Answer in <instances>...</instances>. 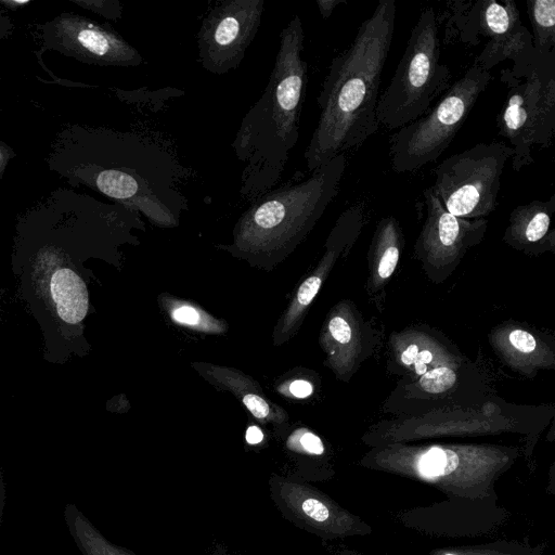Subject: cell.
Wrapping results in <instances>:
<instances>
[{
	"mask_svg": "<svg viewBox=\"0 0 555 555\" xmlns=\"http://www.w3.org/2000/svg\"><path fill=\"white\" fill-rule=\"evenodd\" d=\"M426 219L421 235V249L430 257H446L479 240L486 229L485 219H463L448 212L430 188L423 191Z\"/></svg>",
	"mask_w": 555,
	"mask_h": 555,
	"instance_id": "obj_12",
	"label": "cell"
},
{
	"mask_svg": "<svg viewBox=\"0 0 555 555\" xmlns=\"http://www.w3.org/2000/svg\"><path fill=\"white\" fill-rule=\"evenodd\" d=\"M13 156L14 153L12 149L0 139V173H2L3 169Z\"/></svg>",
	"mask_w": 555,
	"mask_h": 555,
	"instance_id": "obj_29",
	"label": "cell"
},
{
	"mask_svg": "<svg viewBox=\"0 0 555 555\" xmlns=\"http://www.w3.org/2000/svg\"><path fill=\"white\" fill-rule=\"evenodd\" d=\"M506 98L496 116L499 134L513 150L512 167L519 172L533 160L535 145L548 147L555 132V51L533 46L501 69Z\"/></svg>",
	"mask_w": 555,
	"mask_h": 555,
	"instance_id": "obj_5",
	"label": "cell"
},
{
	"mask_svg": "<svg viewBox=\"0 0 555 555\" xmlns=\"http://www.w3.org/2000/svg\"><path fill=\"white\" fill-rule=\"evenodd\" d=\"M43 50L98 66L135 67L141 53L109 25L64 12L36 27Z\"/></svg>",
	"mask_w": 555,
	"mask_h": 555,
	"instance_id": "obj_9",
	"label": "cell"
},
{
	"mask_svg": "<svg viewBox=\"0 0 555 555\" xmlns=\"http://www.w3.org/2000/svg\"><path fill=\"white\" fill-rule=\"evenodd\" d=\"M105 18L117 21L121 17L122 7L118 0H70Z\"/></svg>",
	"mask_w": 555,
	"mask_h": 555,
	"instance_id": "obj_18",
	"label": "cell"
},
{
	"mask_svg": "<svg viewBox=\"0 0 555 555\" xmlns=\"http://www.w3.org/2000/svg\"><path fill=\"white\" fill-rule=\"evenodd\" d=\"M332 336L341 344H347L351 338V328L341 317H334L328 323Z\"/></svg>",
	"mask_w": 555,
	"mask_h": 555,
	"instance_id": "obj_21",
	"label": "cell"
},
{
	"mask_svg": "<svg viewBox=\"0 0 555 555\" xmlns=\"http://www.w3.org/2000/svg\"><path fill=\"white\" fill-rule=\"evenodd\" d=\"M243 402L257 418H264L269 414L268 403L257 395H246Z\"/></svg>",
	"mask_w": 555,
	"mask_h": 555,
	"instance_id": "obj_22",
	"label": "cell"
},
{
	"mask_svg": "<svg viewBox=\"0 0 555 555\" xmlns=\"http://www.w3.org/2000/svg\"><path fill=\"white\" fill-rule=\"evenodd\" d=\"M209 555H231V553L222 545H217Z\"/></svg>",
	"mask_w": 555,
	"mask_h": 555,
	"instance_id": "obj_33",
	"label": "cell"
},
{
	"mask_svg": "<svg viewBox=\"0 0 555 555\" xmlns=\"http://www.w3.org/2000/svg\"><path fill=\"white\" fill-rule=\"evenodd\" d=\"M509 341L517 350L526 353L532 352L537 346L534 337L521 330H514L509 334Z\"/></svg>",
	"mask_w": 555,
	"mask_h": 555,
	"instance_id": "obj_20",
	"label": "cell"
},
{
	"mask_svg": "<svg viewBox=\"0 0 555 555\" xmlns=\"http://www.w3.org/2000/svg\"><path fill=\"white\" fill-rule=\"evenodd\" d=\"M300 444L308 453L320 455L324 451L321 439L312 433H306L300 437Z\"/></svg>",
	"mask_w": 555,
	"mask_h": 555,
	"instance_id": "obj_24",
	"label": "cell"
},
{
	"mask_svg": "<svg viewBox=\"0 0 555 555\" xmlns=\"http://www.w3.org/2000/svg\"><path fill=\"white\" fill-rule=\"evenodd\" d=\"M454 454H449L439 448L429 449L424 453L417 463L418 470L424 476H438L444 473L450 463V457Z\"/></svg>",
	"mask_w": 555,
	"mask_h": 555,
	"instance_id": "obj_17",
	"label": "cell"
},
{
	"mask_svg": "<svg viewBox=\"0 0 555 555\" xmlns=\"http://www.w3.org/2000/svg\"><path fill=\"white\" fill-rule=\"evenodd\" d=\"M418 353V347L417 345H410L401 354V361L406 364L411 365L414 363V360Z\"/></svg>",
	"mask_w": 555,
	"mask_h": 555,
	"instance_id": "obj_30",
	"label": "cell"
},
{
	"mask_svg": "<svg viewBox=\"0 0 555 555\" xmlns=\"http://www.w3.org/2000/svg\"><path fill=\"white\" fill-rule=\"evenodd\" d=\"M305 33L295 15L280 33L279 49L261 96L246 112L231 142L243 164L240 194L249 204L274 189L299 139L308 65Z\"/></svg>",
	"mask_w": 555,
	"mask_h": 555,
	"instance_id": "obj_3",
	"label": "cell"
},
{
	"mask_svg": "<svg viewBox=\"0 0 555 555\" xmlns=\"http://www.w3.org/2000/svg\"><path fill=\"white\" fill-rule=\"evenodd\" d=\"M291 392L298 398H306L311 395L312 386L306 380H295L291 384Z\"/></svg>",
	"mask_w": 555,
	"mask_h": 555,
	"instance_id": "obj_27",
	"label": "cell"
},
{
	"mask_svg": "<svg viewBox=\"0 0 555 555\" xmlns=\"http://www.w3.org/2000/svg\"><path fill=\"white\" fill-rule=\"evenodd\" d=\"M346 167V154H339L307 179L274 188L251 202L235 228L237 248L276 250L297 242L338 194Z\"/></svg>",
	"mask_w": 555,
	"mask_h": 555,
	"instance_id": "obj_4",
	"label": "cell"
},
{
	"mask_svg": "<svg viewBox=\"0 0 555 555\" xmlns=\"http://www.w3.org/2000/svg\"><path fill=\"white\" fill-rule=\"evenodd\" d=\"M30 1L29 0H26V1H20V0H0V4L4 8V9H13L15 10L17 7H22V5H26L28 4Z\"/></svg>",
	"mask_w": 555,
	"mask_h": 555,
	"instance_id": "obj_32",
	"label": "cell"
},
{
	"mask_svg": "<svg viewBox=\"0 0 555 555\" xmlns=\"http://www.w3.org/2000/svg\"><path fill=\"white\" fill-rule=\"evenodd\" d=\"M172 318L179 323L194 325L198 322L199 314L192 307H180L173 310Z\"/></svg>",
	"mask_w": 555,
	"mask_h": 555,
	"instance_id": "obj_23",
	"label": "cell"
},
{
	"mask_svg": "<svg viewBox=\"0 0 555 555\" xmlns=\"http://www.w3.org/2000/svg\"><path fill=\"white\" fill-rule=\"evenodd\" d=\"M491 80L490 72L473 65L422 116L389 137V160L398 173L436 160L450 145Z\"/></svg>",
	"mask_w": 555,
	"mask_h": 555,
	"instance_id": "obj_7",
	"label": "cell"
},
{
	"mask_svg": "<svg viewBox=\"0 0 555 555\" xmlns=\"http://www.w3.org/2000/svg\"><path fill=\"white\" fill-rule=\"evenodd\" d=\"M13 23L3 7L0 5V40L11 36Z\"/></svg>",
	"mask_w": 555,
	"mask_h": 555,
	"instance_id": "obj_26",
	"label": "cell"
},
{
	"mask_svg": "<svg viewBox=\"0 0 555 555\" xmlns=\"http://www.w3.org/2000/svg\"><path fill=\"white\" fill-rule=\"evenodd\" d=\"M446 12V40L464 44L505 41L521 26L519 11L513 0L449 1Z\"/></svg>",
	"mask_w": 555,
	"mask_h": 555,
	"instance_id": "obj_11",
	"label": "cell"
},
{
	"mask_svg": "<svg viewBox=\"0 0 555 555\" xmlns=\"http://www.w3.org/2000/svg\"><path fill=\"white\" fill-rule=\"evenodd\" d=\"M456 380L455 373L449 367H437L422 375L421 387L429 393H441L450 389Z\"/></svg>",
	"mask_w": 555,
	"mask_h": 555,
	"instance_id": "obj_16",
	"label": "cell"
},
{
	"mask_svg": "<svg viewBox=\"0 0 555 555\" xmlns=\"http://www.w3.org/2000/svg\"><path fill=\"white\" fill-rule=\"evenodd\" d=\"M449 67L440 62L439 23L424 8L410 34L396 72L376 107L378 125L399 129L422 116L448 88Z\"/></svg>",
	"mask_w": 555,
	"mask_h": 555,
	"instance_id": "obj_6",
	"label": "cell"
},
{
	"mask_svg": "<svg viewBox=\"0 0 555 555\" xmlns=\"http://www.w3.org/2000/svg\"><path fill=\"white\" fill-rule=\"evenodd\" d=\"M47 162L72 186H87L159 225L176 224L188 209L180 185L190 171L151 135L74 125L60 132Z\"/></svg>",
	"mask_w": 555,
	"mask_h": 555,
	"instance_id": "obj_1",
	"label": "cell"
},
{
	"mask_svg": "<svg viewBox=\"0 0 555 555\" xmlns=\"http://www.w3.org/2000/svg\"><path fill=\"white\" fill-rule=\"evenodd\" d=\"M321 286V279L319 276L308 278L299 287L297 293V300L300 305H309Z\"/></svg>",
	"mask_w": 555,
	"mask_h": 555,
	"instance_id": "obj_19",
	"label": "cell"
},
{
	"mask_svg": "<svg viewBox=\"0 0 555 555\" xmlns=\"http://www.w3.org/2000/svg\"><path fill=\"white\" fill-rule=\"evenodd\" d=\"M512 157L506 143H478L442 160L430 189L451 215L483 219L496 207L501 177Z\"/></svg>",
	"mask_w": 555,
	"mask_h": 555,
	"instance_id": "obj_8",
	"label": "cell"
},
{
	"mask_svg": "<svg viewBox=\"0 0 555 555\" xmlns=\"http://www.w3.org/2000/svg\"><path fill=\"white\" fill-rule=\"evenodd\" d=\"M346 2L347 0H317V5L322 17L326 20L331 17L337 5Z\"/></svg>",
	"mask_w": 555,
	"mask_h": 555,
	"instance_id": "obj_25",
	"label": "cell"
},
{
	"mask_svg": "<svg viewBox=\"0 0 555 555\" xmlns=\"http://www.w3.org/2000/svg\"><path fill=\"white\" fill-rule=\"evenodd\" d=\"M264 0H223L204 16L196 35L202 67L215 75L235 69L255 39Z\"/></svg>",
	"mask_w": 555,
	"mask_h": 555,
	"instance_id": "obj_10",
	"label": "cell"
},
{
	"mask_svg": "<svg viewBox=\"0 0 555 555\" xmlns=\"http://www.w3.org/2000/svg\"><path fill=\"white\" fill-rule=\"evenodd\" d=\"M526 8L534 50L555 51V0H527Z\"/></svg>",
	"mask_w": 555,
	"mask_h": 555,
	"instance_id": "obj_14",
	"label": "cell"
},
{
	"mask_svg": "<svg viewBox=\"0 0 555 555\" xmlns=\"http://www.w3.org/2000/svg\"><path fill=\"white\" fill-rule=\"evenodd\" d=\"M74 530L86 555H135L107 541L86 518L76 514Z\"/></svg>",
	"mask_w": 555,
	"mask_h": 555,
	"instance_id": "obj_15",
	"label": "cell"
},
{
	"mask_svg": "<svg viewBox=\"0 0 555 555\" xmlns=\"http://www.w3.org/2000/svg\"><path fill=\"white\" fill-rule=\"evenodd\" d=\"M554 211L555 194L546 201L533 199L517 206L509 217L508 238L524 244H539L547 241Z\"/></svg>",
	"mask_w": 555,
	"mask_h": 555,
	"instance_id": "obj_13",
	"label": "cell"
},
{
	"mask_svg": "<svg viewBox=\"0 0 555 555\" xmlns=\"http://www.w3.org/2000/svg\"><path fill=\"white\" fill-rule=\"evenodd\" d=\"M433 360V354L428 350L418 351L414 363H415V371L417 374L423 375L426 373V367L429 362Z\"/></svg>",
	"mask_w": 555,
	"mask_h": 555,
	"instance_id": "obj_28",
	"label": "cell"
},
{
	"mask_svg": "<svg viewBox=\"0 0 555 555\" xmlns=\"http://www.w3.org/2000/svg\"><path fill=\"white\" fill-rule=\"evenodd\" d=\"M262 439H263V435L258 427L251 426L247 429L246 440L248 443L256 444V443H259Z\"/></svg>",
	"mask_w": 555,
	"mask_h": 555,
	"instance_id": "obj_31",
	"label": "cell"
},
{
	"mask_svg": "<svg viewBox=\"0 0 555 555\" xmlns=\"http://www.w3.org/2000/svg\"><path fill=\"white\" fill-rule=\"evenodd\" d=\"M446 555H454V554H446Z\"/></svg>",
	"mask_w": 555,
	"mask_h": 555,
	"instance_id": "obj_34",
	"label": "cell"
},
{
	"mask_svg": "<svg viewBox=\"0 0 555 555\" xmlns=\"http://www.w3.org/2000/svg\"><path fill=\"white\" fill-rule=\"evenodd\" d=\"M395 20V0H379L351 43L332 60L317 99L318 124L304 154L310 172L378 130L376 107Z\"/></svg>",
	"mask_w": 555,
	"mask_h": 555,
	"instance_id": "obj_2",
	"label": "cell"
}]
</instances>
